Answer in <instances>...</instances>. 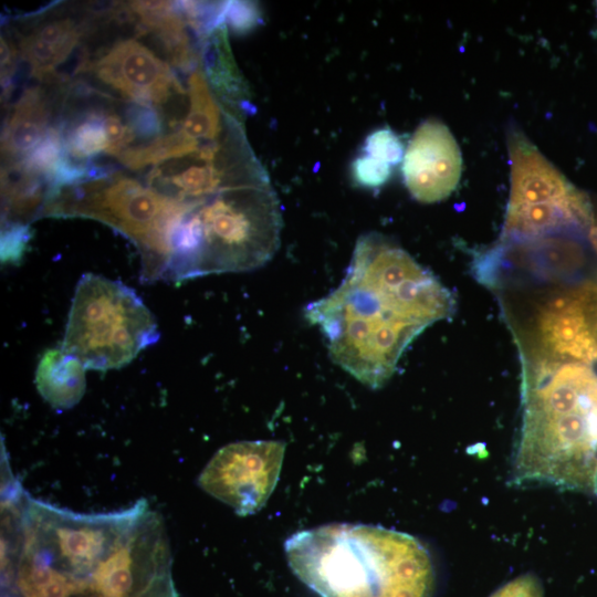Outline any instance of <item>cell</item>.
<instances>
[{
  "label": "cell",
  "instance_id": "cell-9",
  "mask_svg": "<svg viewBox=\"0 0 597 597\" xmlns=\"http://www.w3.org/2000/svg\"><path fill=\"white\" fill-rule=\"evenodd\" d=\"M83 71L130 102L159 107L185 94L170 66L135 39L115 42L93 61L84 57L76 72Z\"/></svg>",
  "mask_w": 597,
  "mask_h": 597
},
{
  "label": "cell",
  "instance_id": "cell-11",
  "mask_svg": "<svg viewBox=\"0 0 597 597\" xmlns=\"http://www.w3.org/2000/svg\"><path fill=\"white\" fill-rule=\"evenodd\" d=\"M537 322L553 357L597 364V286L584 285L548 300Z\"/></svg>",
  "mask_w": 597,
  "mask_h": 597
},
{
  "label": "cell",
  "instance_id": "cell-16",
  "mask_svg": "<svg viewBox=\"0 0 597 597\" xmlns=\"http://www.w3.org/2000/svg\"><path fill=\"white\" fill-rule=\"evenodd\" d=\"M49 181L24 160L7 163L1 172L2 222L24 223L41 216Z\"/></svg>",
  "mask_w": 597,
  "mask_h": 597
},
{
  "label": "cell",
  "instance_id": "cell-14",
  "mask_svg": "<svg viewBox=\"0 0 597 597\" xmlns=\"http://www.w3.org/2000/svg\"><path fill=\"white\" fill-rule=\"evenodd\" d=\"M50 113L43 88L30 86L20 93L2 132L1 151L7 163L24 159L40 144L50 128Z\"/></svg>",
  "mask_w": 597,
  "mask_h": 597
},
{
  "label": "cell",
  "instance_id": "cell-19",
  "mask_svg": "<svg viewBox=\"0 0 597 597\" xmlns=\"http://www.w3.org/2000/svg\"><path fill=\"white\" fill-rule=\"evenodd\" d=\"M365 155L389 166L404 159L405 148L400 138L390 128L374 130L365 140Z\"/></svg>",
  "mask_w": 597,
  "mask_h": 597
},
{
  "label": "cell",
  "instance_id": "cell-1",
  "mask_svg": "<svg viewBox=\"0 0 597 597\" xmlns=\"http://www.w3.org/2000/svg\"><path fill=\"white\" fill-rule=\"evenodd\" d=\"M453 308L451 293L431 272L370 232L358 238L339 285L308 304L305 317L324 335L336 365L378 389L408 345Z\"/></svg>",
  "mask_w": 597,
  "mask_h": 597
},
{
  "label": "cell",
  "instance_id": "cell-10",
  "mask_svg": "<svg viewBox=\"0 0 597 597\" xmlns=\"http://www.w3.org/2000/svg\"><path fill=\"white\" fill-rule=\"evenodd\" d=\"M401 169L416 200L431 203L449 197L461 177L462 156L448 126L434 118L422 122L405 150Z\"/></svg>",
  "mask_w": 597,
  "mask_h": 597
},
{
  "label": "cell",
  "instance_id": "cell-17",
  "mask_svg": "<svg viewBox=\"0 0 597 597\" xmlns=\"http://www.w3.org/2000/svg\"><path fill=\"white\" fill-rule=\"evenodd\" d=\"M64 156V139L60 123L51 126L24 163L50 181Z\"/></svg>",
  "mask_w": 597,
  "mask_h": 597
},
{
  "label": "cell",
  "instance_id": "cell-23",
  "mask_svg": "<svg viewBox=\"0 0 597 597\" xmlns=\"http://www.w3.org/2000/svg\"><path fill=\"white\" fill-rule=\"evenodd\" d=\"M226 20L235 31H245L255 21V12L251 4L247 2H231L228 4Z\"/></svg>",
  "mask_w": 597,
  "mask_h": 597
},
{
  "label": "cell",
  "instance_id": "cell-13",
  "mask_svg": "<svg viewBox=\"0 0 597 597\" xmlns=\"http://www.w3.org/2000/svg\"><path fill=\"white\" fill-rule=\"evenodd\" d=\"M84 29L71 18L41 22L20 40V52L30 76L49 81L72 54Z\"/></svg>",
  "mask_w": 597,
  "mask_h": 597
},
{
  "label": "cell",
  "instance_id": "cell-12",
  "mask_svg": "<svg viewBox=\"0 0 597 597\" xmlns=\"http://www.w3.org/2000/svg\"><path fill=\"white\" fill-rule=\"evenodd\" d=\"M511 189L507 206L566 200L577 190L517 127L507 132Z\"/></svg>",
  "mask_w": 597,
  "mask_h": 597
},
{
  "label": "cell",
  "instance_id": "cell-4",
  "mask_svg": "<svg viewBox=\"0 0 597 597\" xmlns=\"http://www.w3.org/2000/svg\"><path fill=\"white\" fill-rule=\"evenodd\" d=\"M281 228L279 201L269 182L217 192L184 216L164 280L258 269L276 252Z\"/></svg>",
  "mask_w": 597,
  "mask_h": 597
},
{
  "label": "cell",
  "instance_id": "cell-2",
  "mask_svg": "<svg viewBox=\"0 0 597 597\" xmlns=\"http://www.w3.org/2000/svg\"><path fill=\"white\" fill-rule=\"evenodd\" d=\"M513 485H545L597 498V370L559 359L524 373Z\"/></svg>",
  "mask_w": 597,
  "mask_h": 597
},
{
  "label": "cell",
  "instance_id": "cell-18",
  "mask_svg": "<svg viewBox=\"0 0 597 597\" xmlns=\"http://www.w3.org/2000/svg\"><path fill=\"white\" fill-rule=\"evenodd\" d=\"M126 122L139 144L153 142L163 135L164 119L158 106L128 102Z\"/></svg>",
  "mask_w": 597,
  "mask_h": 597
},
{
  "label": "cell",
  "instance_id": "cell-6",
  "mask_svg": "<svg viewBox=\"0 0 597 597\" xmlns=\"http://www.w3.org/2000/svg\"><path fill=\"white\" fill-rule=\"evenodd\" d=\"M159 335L154 315L133 289L86 273L76 284L61 347L86 368L107 370L132 362Z\"/></svg>",
  "mask_w": 597,
  "mask_h": 597
},
{
  "label": "cell",
  "instance_id": "cell-3",
  "mask_svg": "<svg viewBox=\"0 0 597 597\" xmlns=\"http://www.w3.org/2000/svg\"><path fill=\"white\" fill-rule=\"evenodd\" d=\"M289 566L320 597H433L431 556L415 536L378 525L333 523L284 543Z\"/></svg>",
  "mask_w": 597,
  "mask_h": 597
},
{
  "label": "cell",
  "instance_id": "cell-20",
  "mask_svg": "<svg viewBox=\"0 0 597 597\" xmlns=\"http://www.w3.org/2000/svg\"><path fill=\"white\" fill-rule=\"evenodd\" d=\"M390 166L373 157L363 155L357 157L352 164V176L354 180L366 188H378L390 177Z\"/></svg>",
  "mask_w": 597,
  "mask_h": 597
},
{
  "label": "cell",
  "instance_id": "cell-21",
  "mask_svg": "<svg viewBox=\"0 0 597 597\" xmlns=\"http://www.w3.org/2000/svg\"><path fill=\"white\" fill-rule=\"evenodd\" d=\"M31 238L30 228L22 223H4L1 231L2 262H18Z\"/></svg>",
  "mask_w": 597,
  "mask_h": 597
},
{
  "label": "cell",
  "instance_id": "cell-8",
  "mask_svg": "<svg viewBox=\"0 0 597 597\" xmlns=\"http://www.w3.org/2000/svg\"><path fill=\"white\" fill-rule=\"evenodd\" d=\"M284 453L285 443L276 440L229 443L209 460L198 484L238 515L254 514L277 484Z\"/></svg>",
  "mask_w": 597,
  "mask_h": 597
},
{
  "label": "cell",
  "instance_id": "cell-15",
  "mask_svg": "<svg viewBox=\"0 0 597 597\" xmlns=\"http://www.w3.org/2000/svg\"><path fill=\"white\" fill-rule=\"evenodd\" d=\"M84 364L61 346L41 356L35 371L40 395L55 409L75 406L85 391Z\"/></svg>",
  "mask_w": 597,
  "mask_h": 597
},
{
  "label": "cell",
  "instance_id": "cell-5",
  "mask_svg": "<svg viewBox=\"0 0 597 597\" xmlns=\"http://www.w3.org/2000/svg\"><path fill=\"white\" fill-rule=\"evenodd\" d=\"M190 207L111 170L51 193L41 216L91 218L116 229L140 253L142 281L154 282L165 279L175 231Z\"/></svg>",
  "mask_w": 597,
  "mask_h": 597
},
{
  "label": "cell",
  "instance_id": "cell-22",
  "mask_svg": "<svg viewBox=\"0 0 597 597\" xmlns=\"http://www.w3.org/2000/svg\"><path fill=\"white\" fill-rule=\"evenodd\" d=\"M490 597H544V590L535 575L525 574L506 583Z\"/></svg>",
  "mask_w": 597,
  "mask_h": 597
},
{
  "label": "cell",
  "instance_id": "cell-7",
  "mask_svg": "<svg viewBox=\"0 0 597 597\" xmlns=\"http://www.w3.org/2000/svg\"><path fill=\"white\" fill-rule=\"evenodd\" d=\"M147 509V502L139 501L116 512L80 514L28 499L21 513L19 558L49 566L87 588L82 577L92 578Z\"/></svg>",
  "mask_w": 597,
  "mask_h": 597
}]
</instances>
